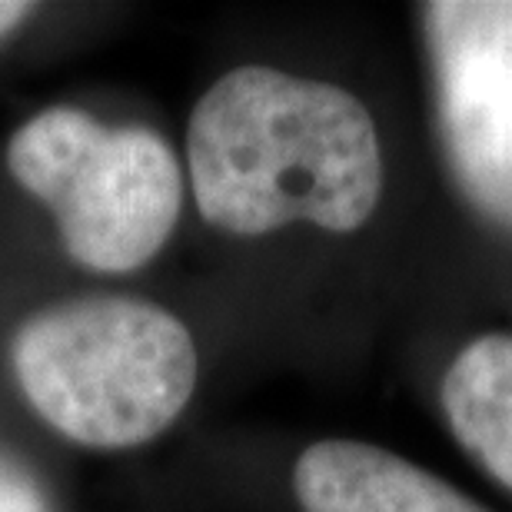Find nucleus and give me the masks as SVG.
Wrapping results in <instances>:
<instances>
[{"label": "nucleus", "instance_id": "obj_1", "mask_svg": "<svg viewBox=\"0 0 512 512\" xmlns=\"http://www.w3.org/2000/svg\"><path fill=\"white\" fill-rule=\"evenodd\" d=\"M180 147L193 273L253 316L276 363H343L399 283L419 183L386 80L343 40L243 34L203 70Z\"/></svg>", "mask_w": 512, "mask_h": 512}, {"label": "nucleus", "instance_id": "obj_2", "mask_svg": "<svg viewBox=\"0 0 512 512\" xmlns=\"http://www.w3.org/2000/svg\"><path fill=\"white\" fill-rule=\"evenodd\" d=\"M273 363L253 316L193 270L0 283V409L74 463L190 436L223 386Z\"/></svg>", "mask_w": 512, "mask_h": 512}, {"label": "nucleus", "instance_id": "obj_3", "mask_svg": "<svg viewBox=\"0 0 512 512\" xmlns=\"http://www.w3.org/2000/svg\"><path fill=\"white\" fill-rule=\"evenodd\" d=\"M187 253L180 127L150 97L87 84L0 130V283H147Z\"/></svg>", "mask_w": 512, "mask_h": 512}, {"label": "nucleus", "instance_id": "obj_4", "mask_svg": "<svg viewBox=\"0 0 512 512\" xmlns=\"http://www.w3.org/2000/svg\"><path fill=\"white\" fill-rule=\"evenodd\" d=\"M157 493L223 512H496L376 439L316 433L183 436Z\"/></svg>", "mask_w": 512, "mask_h": 512}, {"label": "nucleus", "instance_id": "obj_5", "mask_svg": "<svg viewBox=\"0 0 512 512\" xmlns=\"http://www.w3.org/2000/svg\"><path fill=\"white\" fill-rule=\"evenodd\" d=\"M419 380L449 443L512 503V320L426 336Z\"/></svg>", "mask_w": 512, "mask_h": 512}, {"label": "nucleus", "instance_id": "obj_6", "mask_svg": "<svg viewBox=\"0 0 512 512\" xmlns=\"http://www.w3.org/2000/svg\"><path fill=\"white\" fill-rule=\"evenodd\" d=\"M133 14L114 0H0V87L90 54Z\"/></svg>", "mask_w": 512, "mask_h": 512}, {"label": "nucleus", "instance_id": "obj_7", "mask_svg": "<svg viewBox=\"0 0 512 512\" xmlns=\"http://www.w3.org/2000/svg\"><path fill=\"white\" fill-rule=\"evenodd\" d=\"M0 512H77L74 459L0 409Z\"/></svg>", "mask_w": 512, "mask_h": 512}, {"label": "nucleus", "instance_id": "obj_8", "mask_svg": "<svg viewBox=\"0 0 512 512\" xmlns=\"http://www.w3.org/2000/svg\"><path fill=\"white\" fill-rule=\"evenodd\" d=\"M509 280H512V273H509ZM506 300H509V306H512V286H509V290H506Z\"/></svg>", "mask_w": 512, "mask_h": 512}]
</instances>
